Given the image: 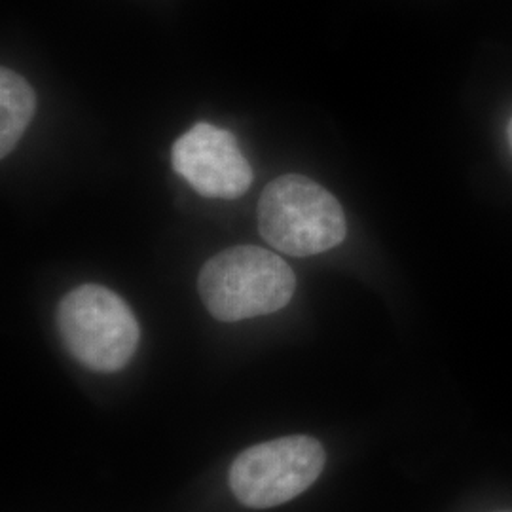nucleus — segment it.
<instances>
[{"label": "nucleus", "instance_id": "obj_1", "mask_svg": "<svg viewBox=\"0 0 512 512\" xmlns=\"http://www.w3.org/2000/svg\"><path fill=\"white\" fill-rule=\"evenodd\" d=\"M198 289L215 319L236 323L285 308L293 298L296 277L274 251L241 245L205 262Z\"/></svg>", "mask_w": 512, "mask_h": 512}, {"label": "nucleus", "instance_id": "obj_2", "mask_svg": "<svg viewBox=\"0 0 512 512\" xmlns=\"http://www.w3.org/2000/svg\"><path fill=\"white\" fill-rule=\"evenodd\" d=\"M258 230L285 255L311 256L340 245L348 228L329 190L304 175H283L260 196Z\"/></svg>", "mask_w": 512, "mask_h": 512}, {"label": "nucleus", "instance_id": "obj_3", "mask_svg": "<svg viewBox=\"0 0 512 512\" xmlns=\"http://www.w3.org/2000/svg\"><path fill=\"white\" fill-rule=\"evenodd\" d=\"M57 329L74 359L95 372H118L139 346V323L128 304L101 285H80L57 308Z\"/></svg>", "mask_w": 512, "mask_h": 512}, {"label": "nucleus", "instance_id": "obj_4", "mask_svg": "<svg viewBox=\"0 0 512 512\" xmlns=\"http://www.w3.org/2000/svg\"><path fill=\"white\" fill-rule=\"evenodd\" d=\"M319 440L296 435L241 452L230 469V488L251 509H272L304 494L325 467Z\"/></svg>", "mask_w": 512, "mask_h": 512}, {"label": "nucleus", "instance_id": "obj_5", "mask_svg": "<svg viewBox=\"0 0 512 512\" xmlns=\"http://www.w3.org/2000/svg\"><path fill=\"white\" fill-rule=\"evenodd\" d=\"M173 169L205 198L236 200L253 184V169L236 137L211 124H196L171 148Z\"/></svg>", "mask_w": 512, "mask_h": 512}, {"label": "nucleus", "instance_id": "obj_6", "mask_svg": "<svg viewBox=\"0 0 512 512\" xmlns=\"http://www.w3.org/2000/svg\"><path fill=\"white\" fill-rule=\"evenodd\" d=\"M37 110L29 82L12 69L0 71V154L8 156L23 137Z\"/></svg>", "mask_w": 512, "mask_h": 512}, {"label": "nucleus", "instance_id": "obj_7", "mask_svg": "<svg viewBox=\"0 0 512 512\" xmlns=\"http://www.w3.org/2000/svg\"><path fill=\"white\" fill-rule=\"evenodd\" d=\"M509 139H511V147H512V120H511V124H509Z\"/></svg>", "mask_w": 512, "mask_h": 512}]
</instances>
